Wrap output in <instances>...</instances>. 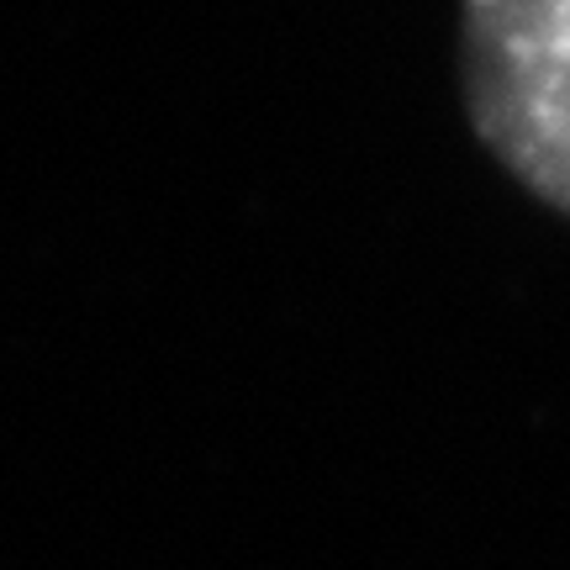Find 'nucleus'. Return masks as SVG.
Masks as SVG:
<instances>
[{
  "instance_id": "f257e3e1",
  "label": "nucleus",
  "mask_w": 570,
  "mask_h": 570,
  "mask_svg": "<svg viewBox=\"0 0 570 570\" xmlns=\"http://www.w3.org/2000/svg\"><path fill=\"white\" fill-rule=\"evenodd\" d=\"M460 85L491 159L570 217V0H460Z\"/></svg>"
}]
</instances>
